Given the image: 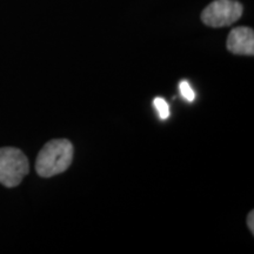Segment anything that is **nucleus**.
<instances>
[{
  "instance_id": "nucleus-1",
  "label": "nucleus",
  "mask_w": 254,
  "mask_h": 254,
  "mask_svg": "<svg viewBox=\"0 0 254 254\" xmlns=\"http://www.w3.org/2000/svg\"><path fill=\"white\" fill-rule=\"evenodd\" d=\"M73 160V145L67 139H55L41 148L36 171L40 177L51 178L65 172Z\"/></svg>"
},
{
  "instance_id": "nucleus-2",
  "label": "nucleus",
  "mask_w": 254,
  "mask_h": 254,
  "mask_svg": "<svg viewBox=\"0 0 254 254\" xmlns=\"http://www.w3.org/2000/svg\"><path fill=\"white\" fill-rule=\"evenodd\" d=\"M30 171V164L23 152L14 147L0 148V184L15 187Z\"/></svg>"
},
{
  "instance_id": "nucleus-3",
  "label": "nucleus",
  "mask_w": 254,
  "mask_h": 254,
  "mask_svg": "<svg viewBox=\"0 0 254 254\" xmlns=\"http://www.w3.org/2000/svg\"><path fill=\"white\" fill-rule=\"evenodd\" d=\"M243 15V5L236 0H214L201 13L202 23L211 27L230 26Z\"/></svg>"
},
{
  "instance_id": "nucleus-4",
  "label": "nucleus",
  "mask_w": 254,
  "mask_h": 254,
  "mask_svg": "<svg viewBox=\"0 0 254 254\" xmlns=\"http://www.w3.org/2000/svg\"><path fill=\"white\" fill-rule=\"evenodd\" d=\"M227 50L233 55H254V32L250 27H237L228 34Z\"/></svg>"
},
{
  "instance_id": "nucleus-5",
  "label": "nucleus",
  "mask_w": 254,
  "mask_h": 254,
  "mask_svg": "<svg viewBox=\"0 0 254 254\" xmlns=\"http://www.w3.org/2000/svg\"><path fill=\"white\" fill-rule=\"evenodd\" d=\"M153 103H154V107L158 111L160 119H163V120L167 119L168 117H170V106H168V104L165 101V99L158 97V98H155Z\"/></svg>"
},
{
  "instance_id": "nucleus-6",
  "label": "nucleus",
  "mask_w": 254,
  "mask_h": 254,
  "mask_svg": "<svg viewBox=\"0 0 254 254\" xmlns=\"http://www.w3.org/2000/svg\"><path fill=\"white\" fill-rule=\"evenodd\" d=\"M179 90H180V93L187 101H193L194 100V91L192 90V87H190V85L187 82L186 80H183L182 82L179 84Z\"/></svg>"
},
{
  "instance_id": "nucleus-7",
  "label": "nucleus",
  "mask_w": 254,
  "mask_h": 254,
  "mask_svg": "<svg viewBox=\"0 0 254 254\" xmlns=\"http://www.w3.org/2000/svg\"><path fill=\"white\" fill-rule=\"evenodd\" d=\"M247 226H249L251 233L254 234V212L251 211L247 215Z\"/></svg>"
}]
</instances>
